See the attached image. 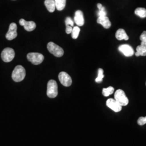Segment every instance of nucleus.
Instances as JSON below:
<instances>
[{
	"label": "nucleus",
	"instance_id": "f257e3e1",
	"mask_svg": "<svg viewBox=\"0 0 146 146\" xmlns=\"http://www.w3.org/2000/svg\"><path fill=\"white\" fill-rule=\"evenodd\" d=\"M26 73L25 68L22 66L19 65L14 68L12 73L11 77L14 81L19 82L24 80L26 76Z\"/></svg>",
	"mask_w": 146,
	"mask_h": 146
},
{
	"label": "nucleus",
	"instance_id": "f03ea898",
	"mask_svg": "<svg viewBox=\"0 0 146 146\" xmlns=\"http://www.w3.org/2000/svg\"><path fill=\"white\" fill-rule=\"evenodd\" d=\"M47 49L53 55L58 58L62 56L64 54V50L62 48L54 42H49L47 44Z\"/></svg>",
	"mask_w": 146,
	"mask_h": 146
},
{
	"label": "nucleus",
	"instance_id": "7ed1b4c3",
	"mask_svg": "<svg viewBox=\"0 0 146 146\" xmlns=\"http://www.w3.org/2000/svg\"><path fill=\"white\" fill-rule=\"evenodd\" d=\"M58 84L55 80H51L47 84V96L50 98H55L58 94Z\"/></svg>",
	"mask_w": 146,
	"mask_h": 146
},
{
	"label": "nucleus",
	"instance_id": "20e7f679",
	"mask_svg": "<svg viewBox=\"0 0 146 146\" xmlns=\"http://www.w3.org/2000/svg\"><path fill=\"white\" fill-rule=\"evenodd\" d=\"M114 98L122 106H126L129 103V100L125 95V92L121 89H118L115 92Z\"/></svg>",
	"mask_w": 146,
	"mask_h": 146
},
{
	"label": "nucleus",
	"instance_id": "39448f33",
	"mask_svg": "<svg viewBox=\"0 0 146 146\" xmlns=\"http://www.w3.org/2000/svg\"><path fill=\"white\" fill-rule=\"evenodd\" d=\"M27 57L28 60L34 65L41 64L44 58V56L42 54L38 52H30L28 54Z\"/></svg>",
	"mask_w": 146,
	"mask_h": 146
},
{
	"label": "nucleus",
	"instance_id": "423d86ee",
	"mask_svg": "<svg viewBox=\"0 0 146 146\" xmlns=\"http://www.w3.org/2000/svg\"><path fill=\"white\" fill-rule=\"evenodd\" d=\"M15 53L13 49L11 48H6L3 49L1 53V58L5 62H11L15 57Z\"/></svg>",
	"mask_w": 146,
	"mask_h": 146
},
{
	"label": "nucleus",
	"instance_id": "0eeeda50",
	"mask_svg": "<svg viewBox=\"0 0 146 146\" xmlns=\"http://www.w3.org/2000/svg\"><path fill=\"white\" fill-rule=\"evenodd\" d=\"M58 79L63 86L69 87L72 84V80L69 75L64 72H62L58 75Z\"/></svg>",
	"mask_w": 146,
	"mask_h": 146
},
{
	"label": "nucleus",
	"instance_id": "6e6552de",
	"mask_svg": "<svg viewBox=\"0 0 146 146\" xmlns=\"http://www.w3.org/2000/svg\"><path fill=\"white\" fill-rule=\"evenodd\" d=\"M17 27L16 24L15 23H11L9 26V30L7 32L5 37L8 40H13L17 36Z\"/></svg>",
	"mask_w": 146,
	"mask_h": 146
},
{
	"label": "nucleus",
	"instance_id": "1a4fd4ad",
	"mask_svg": "<svg viewBox=\"0 0 146 146\" xmlns=\"http://www.w3.org/2000/svg\"><path fill=\"white\" fill-rule=\"evenodd\" d=\"M119 50L126 57H131L135 54L133 48L127 44L120 45L119 47Z\"/></svg>",
	"mask_w": 146,
	"mask_h": 146
},
{
	"label": "nucleus",
	"instance_id": "9d476101",
	"mask_svg": "<svg viewBox=\"0 0 146 146\" xmlns=\"http://www.w3.org/2000/svg\"><path fill=\"white\" fill-rule=\"evenodd\" d=\"M107 106L115 112H119L122 110V106L115 99H109L106 102Z\"/></svg>",
	"mask_w": 146,
	"mask_h": 146
},
{
	"label": "nucleus",
	"instance_id": "9b49d317",
	"mask_svg": "<svg viewBox=\"0 0 146 146\" xmlns=\"http://www.w3.org/2000/svg\"><path fill=\"white\" fill-rule=\"evenodd\" d=\"M19 23L21 26L24 27L25 30L28 31H33L36 28V23L34 21H26L22 19L20 20Z\"/></svg>",
	"mask_w": 146,
	"mask_h": 146
},
{
	"label": "nucleus",
	"instance_id": "f8f14e48",
	"mask_svg": "<svg viewBox=\"0 0 146 146\" xmlns=\"http://www.w3.org/2000/svg\"><path fill=\"white\" fill-rule=\"evenodd\" d=\"M74 21L78 26H82L84 24V14L81 11H77L75 13Z\"/></svg>",
	"mask_w": 146,
	"mask_h": 146
},
{
	"label": "nucleus",
	"instance_id": "ddd939ff",
	"mask_svg": "<svg viewBox=\"0 0 146 146\" xmlns=\"http://www.w3.org/2000/svg\"><path fill=\"white\" fill-rule=\"evenodd\" d=\"M97 22L99 24L101 25L105 29H109L111 25V23L110 21L109 18L106 16L98 17V19L97 20Z\"/></svg>",
	"mask_w": 146,
	"mask_h": 146
},
{
	"label": "nucleus",
	"instance_id": "4468645a",
	"mask_svg": "<svg viewBox=\"0 0 146 146\" xmlns=\"http://www.w3.org/2000/svg\"><path fill=\"white\" fill-rule=\"evenodd\" d=\"M115 37L118 40H128L129 39V36L126 34L125 31L121 28L116 32Z\"/></svg>",
	"mask_w": 146,
	"mask_h": 146
},
{
	"label": "nucleus",
	"instance_id": "2eb2a0df",
	"mask_svg": "<svg viewBox=\"0 0 146 146\" xmlns=\"http://www.w3.org/2000/svg\"><path fill=\"white\" fill-rule=\"evenodd\" d=\"M44 5L50 13H53L55 11L56 6L54 0H45Z\"/></svg>",
	"mask_w": 146,
	"mask_h": 146
},
{
	"label": "nucleus",
	"instance_id": "dca6fc26",
	"mask_svg": "<svg viewBox=\"0 0 146 146\" xmlns=\"http://www.w3.org/2000/svg\"><path fill=\"white\" fill-rule=\"evenodd\" d=\"M136 56H146V47L143 46H138L136 48V52L135 53Z\"/></svg>",
	"mask_w": 146,
	"mask_h": 146
},
{
	"label": "nucleus",
	"instance_id": "f3484780",
	"mask_svg": "<svg viewBox=\"0 0 146 146\" xmlns=\"http://www.w3.org/2000/svg\"><path fill=\"white\" fill-rule=\"evenodd\" d=\"M55 6L58 11H62L65 8L66 4V0H54Z\"/></svg>",
	"mask_w": 146,
	"mask_h": 146
},
{
	"label": "nucleus",
	"instance_id": "a211bd4d",
	"mask_svg": "<svg viewBox=\"0 0 146 146\" xmlns=\"http://www.w3.org/2000/svg\"><path fill=\"white\" fill-rule=\"evenodd\" d=\"M135 14L141 18L146 17V9L144 8H137L135 11Z\"/></svg>",
	"mask_w": 146,
	"mask_h": 146
},
{
	"label": "nucleus",
	"instance_id": "6ab92c4d",
	"mask_svg": "<svg viewBox=\"0 0 146 146\" xmlns=\"http://www.w3.org/2000/svg\"><path fill=\"white\" fill-rule=\"evenodd\" d=\"M114 92V88L113 87L110 86L108 88H104L102 89V94L104 96L107 97L113 94Z\"/></svg>",
	"mask_w": 146,
	"mask_h": 146
},
{
	"label": "nucleus",
	"instance_id": "aec40b11",
	"mask_svg": "<svg viewBox=\"0 0 146 146\" xmlns=\"http://www.w3.org/2000/svg\"><path fill=\"white\" fill-rule=\"evenodd\" d=\"M104 70L102 68L98 69V76L95 79V82L97 83H101L102 81V79L104 78Z\"/></svg>",
	"mask_w": 146,
	"mask_h": 146
},
{
	"label": "nucleus",
	"instance_id": "412c9836",
	"mask_svg": "<svg viewBox=\"0 0 146 146\" xmlns=\"http://www.w3.org/2000/svg\"><path fill=\"white\" fill-rule=\"evenodd\" d=\"M80 31V28L78 26L74 27L72 31V37L73 39L78 38Z\"/></svg>",
	"mask_w": 146,
	"mask_h": 146
},
{
	"label": "nucleus",
	"instance_id": "4be33fe9",
	"mask_svg": "<svg viewBox=\"0 0 146 146\" xmlns=\"http://www.w3.org/2000/svg\"><path fill=\"white\" fill-rule=\"evenodd\" d=\"M140 39L141 40V46H143L146 47V31H144L141 34Z\"/></svg>",
	"mask_w": 146,
	"mask_h": 146
},
{
	"label": "nucleus",
	"instance_id": "5701e85b",
	"mask_svg": "<svg viewBox=\"0 0 146 146\" xmlns=\"http://www.w3.org/2000/svg\"><path fill=\"white\" fill-rule=\"evenodd\" d=\"M107 15V12L105 9V8L103 7L101 9L99 10L98 13V17H101V16H106Z\"/></svg>",
	"mask_w": 146,
	"mask_h": 146
},
{
	"label": "nucleus",
	"instance_id": "b1692460",
	"mask_svg": "<svg viewBox=\"0 0 146 146\" xmlns=\"http://www.w3.org/2000/svg\"><path fill=\"white\" fill-rule=\"evenodd\" d=\"M138 125H143L146 123V117H140L137 121Z\"/></svg>",
	"mask_w": 146,
	"mask_h": 146
},
{
	"label": "nucleus",
	"instance_id": "393cba45",
	"mask_svg": "<svg viewBox=\"0 0 146 146\" xmlns=\"http://www.w3.org/2000/svg\"><path fill=\"white\" fill-rule=\"evenodd\" d=\"M65 23H66V26L69 25L72 27L74 26V22H73V20L72 19V18H70V17H67L66 18Z\"/></svg>",
	"mask_w": 146,
	"mask_h": 146
},
{
	"label": "nucleus",
	"instance_id": "a878e982",
	"mask_svg": "<svg viewBox=\"0 0 146 146\" xmlns=\"http://www.w3.org/2000/svg\"><path fill=\"white\" fill-rule=\"evenodd\" d=\"M72 30H73V28H72V27L70 26H69V25L66 26V33H67V34H70V33H72Z\"/></svg>",
	"mask_w": 146,
	"mask_h": 146
},
{
	"label": "nucleus",
	"instance_id": "bb28decb",
	"mask_svg": "<svg viewBox=\"0 0 146 146\" xmlns=\"http://www.w3.org/2000/svg\"><path fill=\"white\" fill-rule=\"evenodd\" d=\"M97 6H98V8L99 10V9H101L103 7V5H102L101 3H98Z\"/></svg>",
	"mask_w": 146,
	"mask_h": 146
},
{
	"label": "nucleus",
	"instance_id": "cd10ccee",
	"mask_svg": "<svg viewBox=\"0 0 146 146\" xmlns=\"http://www.w3.org/2000/svg\"></svg>",
	"mask_w": 146,
	"mask_h": 146
}]
</instances>
